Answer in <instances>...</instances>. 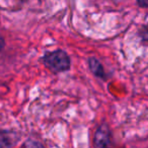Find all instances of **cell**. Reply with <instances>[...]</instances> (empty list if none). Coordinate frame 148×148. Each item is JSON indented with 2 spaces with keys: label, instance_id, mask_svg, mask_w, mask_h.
<instances>
[{
  "label": "cell",
  "instance_id": "obj_3",
  "mask_svg": "<svg viewBox=\"0 0 148 148\" xmlns=\"http://www.w3.org/2000/svg\"><path fill=\"white\" fill-rule=\"evenodd\" d=\"M19 140V135L16 132L3 130L0 131V148H12Z\"/></svg>",
  "mask_w": 148,
  "mask_h": 148
},
{
  "label": "cell",
  "instance_id": "obj_6",
  "mask_svg": "<svg viewBox=\"0 0 148 148\" xmlns=\"http://www.w3.org/2000/svg\"><path fill=\"white\" fill-rule=\"evenodd\" d=\"M137 2L140 7H143V8H146L148 5V0H137Z\"/></svg>",
  "mask_w": 148,
  "mask_h": 148
},
{
  "label": "cell",
  "instance_id": "obj_1",
  "mask_svg": "<svg viewBox=\"0 0 148 148\" xmlns=\"http://www.w3.org/2000/svg\"><path fill=\"white\" fill-rule=\"evenodd\" d=\"M45 65L54 72H63L69 69L70 58L67 54L62 50L47 53L43 58Z\"/></svg>",
  "mask_w": 148,
  "mask_h": 148
},
{
  "label": "cell",
  "instance_id": "obj_4",
  "mask_svg": "<svg viewBox=\"0 0 148 148\" xmlns=\"http://www.w3.org/2000/svg\"><path fill=\"white\" fill-rule=\"evenodd\" d=\"M89 63V67H90V70L95 76L97 77H103L105 76V70H103V67L99 61L95 58H89L88 60Z\"/></svg>",
  "mask_w": 148,
  "mask_h": 148
},
{
  "label": "cell",
  "instance_id": "obj_2",
  "mask_svg": "<svg viewBox=\"0 0 148 148\" xmlns=\"http://www.w3.org/2000/svg\"><path fill=\"white\" fill-rule=\"evenodd\" d=\"M93 145L95 148H108L111 144V131L107 125H101L97 128L95 135Z\"/></svg>",
  "mask_w": 148,
  "mask_h": 148
},
{
  "label": "cell",
  "instance_id": "obj_7",
  "mask_svg": "<svg viewBox=\"0 0 148 148\" xmlns=\"http://www.w3.org/2000/svg\"><path fill=\"white\" fill-rule=\"evenodd\" d=\"M4 47V40H3V38L0 36V51L2 50V48Z\"/></svg>",
  "mask_w": 148,
  "mask_h": 148
},
{
  "label": "cell",
  "instance_id": "obj_5",
  "mask_svg": "<svg viewBox=\"0 0 148 148\" xmlns=\"http://www.w3.org/2000/svg\"><path fill=\"white\" fill-rule=\"evenodd\" d=\"M23 148H45V146L43 144H41L39 141L36 140H29L23 144Z\"/></svg>",
  "mask_w": 148,
  "mask_h": 148
}]
</instances>
